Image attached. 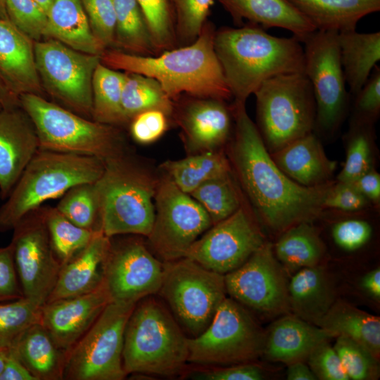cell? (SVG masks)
<instances>
[{"instance_id":"obj_1","label":"cell","mask_w":380,"mask_h":380,"mask_svg":"<svg viewBox=\"0 0 380 380\" xmlns=\"http://www.w3.org/2000/svg\"><path fill=\"white\" fill-rule=\"evenodd\" d=\"M234 128L229 162L236 179L265 224L283 232L302 222H312L324 210L331 184L306 187L289 177L275 164L246 104L232 103Z\"/></svg>"},{"instance_id":"obj_2","label":"cell","mask_w":380,"mask_h":380,"mask_svg":"<svg viewBox=\"0 0 380 380\" xmlns=\"http://www.w3.org/2000/svg\"><path fill=\"white\" fill-rule=\"evenodd\" d=\"M214 25L207 22L191 44L143 56L105 50L101 63L116 70L156 80L172 100L186 94L224 101L232 99L214 49Z\"/></svg>"},{"instance_id":"obj_3","label":"cell","mask_w":380,"mask_h":380,"mask_svg":"<svg viewBox=\"0 0 380 380\" xmlns=\"http://www.w3.org/2000/svg\"><path fill=\"white\" fill-rule=\"evenodd\" d=\"M214 49L234 104H246L272 77L304 72L300 41L294 36H272L257 25L222 27L215 31Z\"/></svg>"},{"instance_id":"obj_4","label":"cell","mask_w":380,"mask_h":380,"mask_svg":"<svg viewBox=\"0 0 380 380\" xmlns=\"http://www.w3.org/2000/svg\"><path fill=\"white\" fill-rule=\"evenodd\" d=\"M104 165L96 157L39 149L0 206V232L13 230L26 214L70 188L94 183Z\"/></svg>"},{"instance_id":"obj_5","label":"cell","mask_w":380,"mask_h":380,"mask_svg":"<svg viewBox=\"0 0 380 380\" xmlns=\"http://www.w3.org/2000/svg\"><path fill=\"white\" fill-rule=\"evenodd\" d=\"M157 181L127 153L105 161L94 182L99 229L108 237L122 234L148 236L155 217Z\"/></svg>"},{"instance_id":"obj_6","label":"cell","mask_w":380,"mask_h":380,"mask_svg":"<svg viewBox=\"0 0 380 380\" xmlns=\"http://www.w3.org/2000/svg\"><path fill=\"white\" fill-rule=\"evenodd\" d=\"M188 355V338L175 318L154 298L140 300L125 329L126 374L174 376L182 369Z\"/></svg>"},{"instance_id":"obj_7","label":"cell","mask_w":380,"mask_h":380,"mask_svg":"<svg viewBox=\"0 0 380 380\" xmlns=\"http://www.w3.org/2000/svg\"><path fill=\"white\" fill-rule=\"evenodd\" d=\"M19 101L34 124L39 149L89 156L104 162L126 153L116 126L90 120L39 95L23 94Z\"/></svg>"},{"instance_id":"obj_8","label":"cell","mask_w":380,"mask_h":380,"mask_svg":"<svg viewBox=\"0 0 380 380\" xmlns=\"http://www.w3.org/2000/svg\"><path fill=\"white\" fill-rule=\"evenodd\" d=\"M253 94L256 98L255 125L270 153L313 132L315 100L304 72L272 77Z\"/></svg>"},{"instance_id":"obj_9","label":"cell","mask_w":380,"mask_h":380,"mask_svg":"<svg viewBox=\"0 0 380 380\" xmlns=\"http://www.w3.org/2000/svg\"><path fill=\"white\" fill-rule=\"evenodd\" d=\"M163 262V277L158 293L185 331L195 337L212 322L225 299L224 274L205 268L186 258Z\"/></svg>"},{"instance_id":"obj_10","label":"cell","mask_w":380,"mask_h":380,"mask_svg":"<svg viewBox=\"0 0 380 380\" xmlns=\"http://www.w3.org/2000/svg\"><path fill=\"white\" fill-rule=\"evenodd\" d=\"M264 339L265 331L250 312L226 297L205 330L188 338L187 362L204 366L254 362L262 356Z\"/></svg>"},{"instance_id":"obj_11","label":"cell","mask_w":380,"mask_h":380,"mask_svg":"<svg viewBox=\"0 0 380 380\" xmlns=\"http://www.w3.org/2000/svg\"><path fill=\"white\" fill-rule=\"evenodd\" d=\"M136 304L110 302L66 353L63 379L122 380L125 329Z\"/></svg>"},{"instance_id":"obj_12","label":"cell","mask_w":380,"mask_h":380,"mask_svg":"<svg viewBox=\"0 0 380 380\" xmlns=\"http://www.w3.org/2000/svg\"><path fill=\"white\" fill-rule=\"evenodd\" d=\"M301 42L304 73L311 84L316 105L313 130L330 136L341 125L350 95L340 60L338 32L316 30Z\"/></svg>"},{"instance_id":"obj_13","label":"cell","mask_w":380,"mask_h":380,"mask_svg":"<svg viewBox=\"0 0 380 380\" xmlns=\"http://www.w3.org/2000/svg\"><path fill=\"white\" fill-rule=\"evenodd\" d=\"M34 56L44 91L63 107L92 120V79L100 56L47 38L34 42Z\"/></svg>"},{"instance_id":"obj_14","label":"cell","mask_w":380,"mask_h":380,"mask_svg":"<svg viewBox=\"0 0 380 380\" xmlns=\"http://www.w3.org/2000/svg\"><path fill=\"white\" fill-rule=\"evenodd\" d=\"M155 217L147 236L162 262L186 256L190 246L212 225L204 208L167 176L157 181Z\"/></svg>"},{"instance_id":"obj_15","label":"cell","mask_w":380,"mask_h":380,"mask_svg":"<svg viewBox=\"0 0 380 380\" xmlns=\"http://www.w3.org/2000/svg\"><path fill=\"white\" fill-rule=\"evenodd\" d=\"M13 230L10 243L23 297L44 305L61 268L46 227L45 207L26 214Z\"/></svg>"},{"instance_id":"obj_16","label":"cell","mask_w":380,"mask_h":380,"mask_svg":"<svg viewBox=\"0 0 380 380\" xmlns=\"http://www.w3.org/2000/svg\"><path fill=\"white\" fill-rule=\"evenodd\" d=\"M224 280L230 298L263 317L272 318L290 311L286 272L269 242L224 274Z\"/></svg>"},{"instance_id":"obj_17","label":"cell","mask_w":380,"mask_h":380,"mask_svg":"<svg viewBox=\"0 0 380 380\" xmlns=\"http://www.w3.org/2000/svg\"><path fill=\"white\" fill-rule=\"evenodd\" d=\"M265 242L259 226L242 205L213 224L190 246L185 257L226 274L241 266Z\"/></svg>"},{"instance_id":"obj_18","label":"cell","mask_w":380,"mask_h":380,"mask_svg":"<svg viewBox=\"0 0 380 380\" xmlns=\"http://www.w3.org/2000/svg\"><path fill=\"white\" fill-rule=\"evenodd\" d=\"M163 277V262L138 239L113 242L103 267V281L112 302L137 304L158 293Z\"/></svg>"},{"instance_id":"obj_19","label":"cell","mask_w":380,"mask_h":380,"mask_svg":"<svg viewBox=\"0 0 380 380\" xmlns=\"http://www.w3.org/2000/svg\"><path fill=\"white\" fill-rule=\"evenodd\" d=\"M174 101L172 115L186 147L192 153L220 149L232 138L234 118L226 101L185 94Z\"/></svg>"},{"instance_id":"obj_20","label":"cell","mask_w":380,"mask_h":380,"mask_svg":"<svg viewBox=\"0 0 380 380\" xmlns=\"http://www.w3.org/2000/svg\"><path fill=\"white\" fill-rule=\"evenodd\" d=\"M110 302L103 279L89 293L45 303L40 323L58 348L67 353Z\"/></svg>"},{"instance_id":"obj_21","label":"cell","mask_w":380,"mask_h":380,"mask_svg":"<svg viewBox=\"0 0 380 380\" xmlns=\"http://www.w3.org/2000/svg\"><path fill=\"white\" fill-rule=\"evenodd\" d=\"M39 150L32 121L20 106L0 109V197L6 199Z\"/></svg>"},{"instance_id":"obj_22","label":"cell","mask_w":380,"mask_h":380,"mask_svg":"<svg viewBox=\"0 0 380 380\" xmlns=\"http://www.w3.org/2000/svg\"><path fill=\"white\" fill-rule=\"evenodd\" d=\"M0 77L18 98L23 94L43 97L37 72L34 41L11 20L0 18Z\"/></svg>"},{"instance_id":"obj_23","label":"cell","mask_w":380,"mask_h":380,"mask_svg":"<svg viewBox=\"0 0 380 380\" xmlns=\"http://www.w3.org/2000/svg\"><path fill=\"white\" fill-rule=\"evenodd\" d=\"M333 338L336 336L323 328L295 315L285 314L265 331L262 356L286 365L306 361L317 346Z\"/></svg>"},{"instance_id":"obj_24","label":"cell","mask_w":380,"mask_h":380,"mask_svg":"<svg viewBox=\"0 0 380 380\" xmlns=\"http://www.w3.org/2000/svg\"><path fill=\"white\" fill-rule=\"evenodd\" d=\"M110 238L96 230L88 245L61 266L55 286L46 303L89 293L103 279V267Z\"/></svg>"},{"instance_id":"obj_25","label":"cell","mask_w":380,"mask_h":380,"mask_svg":"<svg viewBox=\"0 0 380 380\" xmlns=\"http://www.w3.org/2000/svg\"><path fill=\"white\" fill-rule=\"evenodd\" d=\"M270 155L283 172L302 186L319 187L332 182L336 163L327 158L320 140L313 132Z\"/></svg>"},{"instance_id":"obj_26","label":"cell","mask_w":380,"mask_h":380,"mask_svg":"<svg viewBox=\"0 0 380 380\" xmlns=\"http://www.w3.org/2000/svg\"><path fill=\"white\" fill-rule=\"evenodd\" d=\"M236 25L243 20L265 30L280 27L292 32L300 42L316 30L289 0H218Z\"/></svg>"},{"instance_id":"obj_27","label":"cell","mask_w":380,"mask_h":380,"mask_svg":"<svg viewBox=\"0 0 380 380\" xmlns=\"http://www.w3.org/2000/svg\"><path fill=\"white\" fill-rule=\"evenodd\" d=\"M288 293L293 315L317 326L336 300L332 284L319 265L296 272L289 281Z\"/></svg>"},{"instance_id":"obj_28","label":"cell","mask_w":380,"mask_h":380,"mask_svg":"<svg viewBox=\"0 0 380 380\" xmlns=\"http://www.w3.org/2000/svg\"><path fill=\"white\" fill-rule=\"evenodd\" d=\"M46 17V38L89 54L101 56L106 50L91 30L81 0H52Z\"/></svg>"},{"instance_id":"obj_29","label":"cell","mask_w":380,"mask_h":380,"mask_svg":"<svg viewBox=\"0 0 380 380\" xmlns=\"http://www.w3.org/2000/svg\"><path fill=\"white\" fill-rule=\"evenodd\" d=\"M37 380H61L66 353L37 323L27 329L8 348Z\"/></svg>"},{"instance_id":"obj_30","label":"cell","mask_w":380,"mask_h":380,"mask_svg":"<svg viewBox=\"0 0 380 380\" xmlns=\"http://www.w3.org/2000/svg\"><path fill=\"white\" fill-rule=\"evenodd\" d=\"M317 30L356 29L358 21L380 10V0H289Z\"/></svg>"},{"instance_id":"obj_31","label":"cell","mask_w":380,"mask_h":380,"mask_svg":"<svg viewBox=\"0 0 380 380\" xmlns=\"http://www.w3.org/2000/svg\"><path fill=\"white\" fill-rule=\"evenodd\" d=\"M340 60L349 94L364 85L380 60V32L360 33L356 30L338 32Z\"/></svg>"},{"instance_id":"obj_32","label":"cell","mask_w":380,"mask_h":380,"mask_svg":"<svg viewBox=\"0 0 380 380\" xmlns=\"http://www.w3.org/2000/svg\"><path fill=\"white\" fill-rule=\"evenodd\" d=\"M319 327L336 337L344 336L380 356V319L341 300H335Z\"/></svg>"},{"instance_id":"obj_33","label":"cell","mask_w":380,"mask_h":380,"mask_svg":"<svg viewBox=\"0 0 380 380\" xmlns=\"http://www.w3.org/2000/svg\"><path fill=\"white\" fill-rule=\"evenodd\" d=\"M312 222H302L283 232L273 246L274 253L286 272L319 265L326 253L319 232Z\"/></svg>"},{"instance_id":"obj_34","label":"cell","mask_w":380,"mask_h":380,"mask_svg":"<svg viewBox=\"0 0 380 380\" xmlns=\"http://www.w3.org/2000/svg\"><path fill=\"white\" fill-rule=\"evenodd\" d=\"M161 167L178 188L189 194L205 182L232 172L229 158L218 150L167 160Z\"/></svg>"},{"instance_id":"obj_35","label":"cell","mask_w":380,"mask_h":380,"mask_svg":"<svg viewBox=\"0 0 380 380\" xmlns=\"http://www.w3.org/2000/svg\"><path fill=\"white\" fill-rule=\"evenodd\" d=\"M116 24L115 46L123 52L143 56L158 55L144 15L137 0H113Z\"/></svg>"},{"instance_id":"obj_36","label":"cell","mask_w":380,"mask_h":380,"mask_svg":"<svg viewBox=\"0 0 380 380\" xmlns=\"http://www.w3.org/2000/svg\"><path fill=\"white\" fill-rule=\"evenodd\" d=\"M125 72L110 68L101 62L92 79L93 120L113 126L126 124L122 110V91Z\"/></svg>"},{"instance_id":"obj_37","label":"cell","mask_w":380,"mask_h":380,"mask_svg":"<svg viewBox=\"0 0 380 380\" xmlns=\"http://www.w3.org/2000/svg\"><path fill=\"white\" fill-rule=\"evenodd\" d=\"M173 109V100L156 80L141 74L125 72L122 110L127 123L138 114L151 110H161L170 117Z\"/></svg>"},{"instance_id":"obj_38","label":"cell","mask_w":380,"mask_h":380,"mask_svg":"<svg viewBox=\"0 0 380 380\" xmlns=\"http://www.w3.org/2000/svg\"><path fill=\"white\" fill-rule=\"evenodd\" d=\"M232 173L208 180L189 194L204 208L213 224L229 217L243 205Z\"/></svg>"},{"instance_id":"obj_39","label":"cell","mask_w":380,"mask_h":380,"mask_svg":"<svg viewBox=\"0 0 380 380\" xmlns=\"http://www.w3.org/2000/svg\"><path fill=\"white\" fill-rule=\"evenodd\" d=\"M45 220L52 248L61 266L88 245L96 230L74 224L56 207H45Z\"/></svg>"},{"instance_id":"obj_40","label":"cell","mask_w":380,"mask_h":380,"mask_svg":"<svg viewBox=\"0 0 380 380\" xmlns=\"http://www.w3.org/2000/svg\"><path fill=\"white\" fill-rule=\"evenodd\" d=\"M373 125L350 123L346 135V155L337 181L352 183L360 176L374 168Z\"/></svg>"},{"instance_id":"obj_41","label":"cell","mask_w":380,"mask_h":380,"mask_svg":"<svg viewBox=\"0 0 380 380\" xmlns=\"http://www.w3.org/2000/svg\"><path fill=\"white\" fill-rule=\"evenodd\" d=\"M42 306L25 297L0 303V346L10 348L27 329L40 323Z\"/></svg>"},{"instance_id":"obj_42","label":"cell","mask_w":380,"mask_h":380,"mask_svg":"<svg viewBox=\"0 0 380 380\" xmlns=\"http://www.w3.org/2000/svg\"><path fill=\"white\" fill-rule=\"evenodd\" d=\"M56 208L74 224L86 229H99V208L94 183L76 185L67 191Z\"/></svg>"},{"instance_id":"obj_43","label":"cell","mask_w":380,"mask_h":380,"mask_svg":"<svg viewBox=\"0 0 380 380\" xmlns=\"http://www.w3.org/2000/svg\"><path fill=\"white\" fill-rule=\"evenodd\" d=\"M177 47L193 43L207 23L215 0H170Z\"/></svg>"},{"instance_id":"obj_44","label":"cell","mask_w":380,"mask_h":380,"mask_svg":"<svg viewBox=\"0 0 380 380\" xmlns=\"http://www.w3.org/2000/svg\"><path fill=\"white\" fill-rule=\"evenodd\" d=\"M144 15L158 54L177 47L170 0H137Z\"/></svg>"},{"instance_id":"obj_45","label":"cell","mask_w":380,"mask_h":380,"mask_svg":"<svg viewBox=\"0 0 380 380\" xmlns=\"http://www.w3.org/2000/svg\"><path fill=\"white\" fill-rule=\"evenodd\" d=\"M333 347L349 379L373 380L379 378V360L365 347L344 336H336Z\"/></svg>"},{"instance_id":"obj_46","label":"cell","mask_w":380,"mask_h":380,"mask_svg":"<svg viewBox=\"0 0 380 380\" xmlns=\"http://www.w3.org/2000/svg\"><path fill=\"white\" fill-rule=\"evenodd\" d=\"M9 20L34 42L46 37L47 17L34 0H4Z\"/></svg>"},{"instance_id":"obj_47","label":"cell","mask_w":380,"mask_h":380,"mask_svg":"<svg viewBox=\"0 0 380 380\" xmlns=\"http://www.w3.org/2000/svg\"><path fill=\"white\" fill-rule=\"evenodd\" d=\"M372 224L365 218L348 216L333 223L331 236L335 245L346 252L357 251L366 246L373 236Z\"/></svg>"},{"instance_id":"obj_48","label":"cell","mask_w":380,"mask_h":380,"mask_svg":"<svg viewBox=\"0 0 380 380\" xmlns=\"http://www.w3.org/2000/svg\"><path fill=\"white\" fill-rule=\"evenodd\" d=\"M91 30L106 49L115 46L116 14L113 0H81Z\"/></svg>"},{"instance_id":"obj_49","label":"cell","mask_w":380,"mask_h":380,"mask_svg":"<svg viewBox=\"0 0 380 380\" xmlns=\"http://www.w3.org/2000/svg\"><path fill=\"white\" fill-rule=\"evenodd\" d=\"M351 122L372 125L380 113V68L376 65L362 88L353 96Z\"/></svg>"},{"instance_id":"obj_50","label":"cell","mask_w":380,"mask_h":380,"mask_svg":"<svg viewBox=\"0 0 380 380\" xmlns=\"http://www.w3.org/2000/svg\"><path fill=\"white\" fill-rule=\"evenodd\" d=\"M372 205L353 184L339 181L331 183L323 202L324 210L346 213L364 211Z\"/></svg>"},{"instance_id":"obj_51","label":"cell","mask_w":380,"mask_h":380,"mask_svg":"<svg viewBox=\"0 0 380 380\" xmlns=\"http://www.w3.org/2000/svg\"><path fill=\"white\" fill-rule=\"evenodd\" d=\"M325 341L317 346L306 361L317 379L348 380L340 358L334 348Z\"/></svg>"},{"instance_id":"obj_52","label":"cell","mask_w":380,"mask_h":380,"mask_svg":"<svg viewBox=\"0 0 380 380\" xmlns=\"http://www.w3.org/2000/svg\"><path fill=\"white\" fill-rule=\"evenodd\" d=\"M168 118L164 112L158 110H147L138 114L129 122L132 138L141 144L156 141L167 129Z\"/></svg>"},{"instance_id":"obj_53","label":"cell","mask_w":380,"mask_h":380,"mask_svg":"<svg viewBox=\"0 0 380 380\" xmlns=\"http://www.w3.org/2000/svg\"><path fill=\"white\" fill-rule=\"evenodd\" d=\"M191 376L200 380H261L265 378V372L254 362L229 367H212L196 371Z\"/></svg>"},{"instance_id":"obj_54","label":"cell","mask_w":380,"mask_h":380,"mask_svg":"<svg viewBox=\"0 0 380 380\" xmlns=\"http://www.w3.org/2000/svg\"><path fill=\"white\" fill-rule=\"evenodd\" d=\"M11 243L0 247V303L23 297Z\"/></svg>"},{"instance_id":"obj_55","label":"cell","mask_w":380,"mask_h":380,"mask_svg":"<svg viewBox=\"0 0 380 380\" xmlns=\"http://www.w3.org/2000/svg\"><path fill=\"white\" fill-rule=\"evenodd\" d=\"M351 184H353L372 205L376 206L379 204L380 175L374 168L364 173Z\"/></svg>"},{"instance_id":"obj_56","label":"cell","mask_w":380,"mask_h":380,"mask_svg":"<svg viewBox=\"0 0 380 380\" xmlns=\"http://www.w3.org/2000/svg\"><path fill=\"white\" fill-rule=\"evenodd\" d=\"M0 380H37L24 365L9 350Z\"/></svg>"},{"instance_id":"obj_57","label":"cell","mask_w":380,"mask_h":380,"mask_svg":"<svg viewBox=\"0 0 380 380\" xmlns=\"http://www.w3.org/2000/svg\"><path fill=\"white\" fill-rule=\"evenodd\" d=\"M360 286L365 293L374 298L380 300V269L371 270L365 274L360 281Z\"/></svg>"},{"instance_id":"obj_58","label":"cell","mask_w":380,"mask_h":380,"mask_svg":"<svg viewBox=\"0 0 380 380\" xmlns=\"http://www.w3.org/2000/svg\"><path fill=\"white\" fill-rule=\"evenodd\" d=\"M286 379L288 380H317L310 367L304 361H297L287 365Z\"/></svg>"},{"instance_id":"obj_59","label":"cell","mask_w":380,"mask_h":380,"mask_svg":"<svg viewBox=\"0 0 380 380\" xmlns=\"http://www.w3.org/2000/svg\"><path fill=\"white\" fill-rule=\"evenodd\" d=\"M0 105L2 108L20 107L19 98L14 94L0 77Z\"/></svg>"},{"instance_id":"obj_60","label":"cell","mask_w":380,"mask_h":380,"mask_svg":"<svg viewBox=\"0 0 380 380\" xmlns=\"http://www.w3.org/2000/svg\"><path fill=\"white\" fill-rule=\"evenodd\" d=\"M8 355V348H0V375L2 373Z\"/></svg>"},{"instance_id":"obj_61","label":"cell","mask_w":380,"mask_h":380,"mask_svg":"<svg viewBox=\"0 0 380 380\" xmlns=\"http://www.w3.org/2000/svg\"><path fill=\"white\" fill-rule=\"evenodd\" d=\"M0 18L4 20H9L4 0H0Z\"/></svg>"},{"instance_id":"obj_62","label":"cell","mask_w":380,"mask_h":380,"mask_svg":"<svg viewBox=\"0 0 380 380\" xmlns=\"http://www.w3.org/2000/svg\"><path fill=\"white\" fill-rule=\"evenodd\" d=\"M34 1L41 6V8L44 11V12L46 14L52 0H34Z\"/></svg>"},{"instance_id":"obj_63","label":"cell","mask_w":380,"mask_h":380,"mask_svg":"<svg viewBox=\"0 0 380 380\" xmlns=\"http://www.w3.org/2000/svg\"><path fill=\"white\" fill-rule=\"evenodd\" d=\"M1 108H1V105H0V109H1Z\"/></svg>"},{"instance_id":"obj_64","label":"cell","mask_w":380,"mask_h":380,"mask_svg":"<svg viewBox=\"0 0 380 380\" xmlns=\"http://www.w3.org/2000/svg\"><path fill=\"white\" fill-rule=\"evenodd\" d=\"M2 347L0 346V348H1Z\"/></svg>"}]
</instances>
